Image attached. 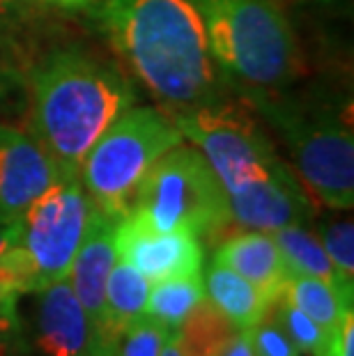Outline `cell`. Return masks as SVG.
Here are the masks:
<instances>
[{
  "label": "cell",
  "mask_w": 354,
  "mask_h": 356,
  "mask_svg": "<svg viewBox=\"0 0 354 356\" xmlns=\"http://www.w3.org/2000/svg\"><path fill=\"white\" fill-rule=\"evenodd\" d=\"M102 12L113 47L150 92L186 108L212 99V51L191 0H104Z\"/></svg>",
  "instance_id": "6da1fadb"
},
{
  "label": "cell",
  "mask_w": 354,
  "mask_h": 356,
  "mask_svg": "<svg viewBox=\"0 0 354 356\" xmlns=\"http://www.w3.org/2000/svg\"><path fill=\"white\" fill-rule=\"evenodd\" d=\"M134 90L122 74L79 51H60L33 76V138L60 179H81V165L99 136L131 108Z\"/></svg>",
  "instance_id": "7a4b0ae2"
},
{
  "label": "cell",
  "mask_w": 354,
  "mask_h": 356,
  "mask_svg": "<svg viewBox=\"0 0 354 356\" xmlns=\"http://www.w3.org/2000/svg\"><path fill=\"white\" fill-rule=\"evenodd\" d=\"M205 26L212 56L223 70L260 88L290 81L297 42L272 0H191Z\"/></svg>",
  "instance_id": "3957f363"
},
{
  "label": "cell",
  "mask_w": 354,
  "mask_h": 356,
  "mask_svg": "<svg viewBox=\"0 0 354 356\" xmlns=\"http://www.w3.org/2000/svg\"><path fill=\"white\" fill-rule=\"evenodd\" d=\"M127 216L150 230H184L195 237H214L232 225L221 181L205 156L182 143L161 154L145 172Z\"/></svg>",
  "instance_id": "277c9868"
},
{
  "label": "cell",
  "mask_w": 354,
  "mask_h": 356,
  "mask_svg": "<svg viewBox=\"0 0 354 356\" xmlns=\"http://www.w3.org/2000/svg\"><path fill=\"white\" fill-rule=\"evenodd\" d=\"M182 138L175 122L159 111L127 108L99 136L81 165V184L90 202L122 221L145 172Z\"/></svg>",
  "instance_id": "5b68a950"
},
{
  "label": "cell",
  "mask_w": 354,
  "mask_h": 356,
  "mask_svg": "<svg viewBox=\"0 0 354 356\" xmlns=\"http://www.w3.org/2000/svg\"><path fill=\"white\" fill-rule=\"evenodd\" d=\"M172 122L205 156L216 179L221 181L225 198L290 172L260 127H255L253 120L242 113L198 106L179 113Z\"/></svg>",
  "instance_id": "8992f818"
},
{
  "label": "cell",
  "mask_w": 354,
  "mask_h": 356,
  "mask_svg": "<svg viewBox=\"0 0 354 356\" xmlns=\"http://www.w3.org/2000/svg\"><path fill=\"white\" fill-rule=\"evenodd\" d=\"M90 209L81 179H58L21 216L19 246L33 267L37 292L70 276Z\"/></svg>",
  "instance_id": "52a82bcc"
},
{
  "label": "cell",
  "mask_w": 354,
  "mask_h": 356,
  "mask_svg": "<svg viewBox=\"0 0 354 356\" xmlns=\"http://www.w3.org/2000/svg\"><path fill=\"white\" fill-rule=\"evenodd\" d=\"M292 159L301 181L331 209L354 204V143L345 127L299 129L290 136Z\"/></svg>",
  "instance_id": "ba28073f"
},
{
  "label": "cell",
  "mask_w": 354,
  "mask_h": 356,
  "mask_svg": "<svg viewBox=\"0 0 354 356\" xmlns=\"http://www.w3.org/2000/svg\"><path fill=\"white\" fill-rule=\"evenodd\" d=\"M58 179L54 161L33 134L0 124V225L21 221L30 204Z\"/></svg>",
  "instance_id": "9c48e42d"
},
{
  "label": "cell",
  "mask_w": 354,
  "mask_h": 356,
  "mask_svg": "<svg viewBox=\"0 0 354 356\" xmlns=\"http://www.w3.org/2000/svg\"><path fill=\"white\" fill-rule=\"evenodd\" d=\"M115 253L134 264L150 283L200 274L202 246L195 234L175 230L156 232L136 218L124 216L115 230Z\"/></svg>",
  "instance_id": "30bf717a"
},
{
  "label": "cell",
  "mask_w": 354,
  "mask_h": 356,
  "mask_svg": "<svg viewBox=\"0 0 354 356\" xmlns=\"http://www.w3.org/2000/svg\"><path fill=\"white\" fill-rule=\"evenodd\" d=\"M97 338V329L74 292L70 278L40 290L35 347L42 356H79Z\"/></svg>",
  "instance_id": "8fae6325"
},
{
  "label": "cell",
  "mask_w": 354,
  "mask_h": 356,
  "mask_svg": "<svg viewBox=\"0 0 354 356\" xmlns=\"http://www.w3.org/2000/svg\"><path fill=\"white\" fill-rule=\"evenodd\" d=\"M118 218L104 214L92 204L90 218L79 244V251L74 255L70 267V283L77 292L81 306L92 320L97 336L104 327V287L111 274L113 264L118 260L115 253V230Z\"/></svg>",
  "instance_id": "7c38bea8"
},
{
  "label": "cell",
  "mask_w": 354,
  "mask_h": 356,
  "mask_svg": "<svg viewBox=\"0 0 354 356\" xmlns=\"http://www.w3.org/2000/svg\"><path fill=\"white\" fill-rule=\"evenodd\" d=\"M230 223L246 230L274 232L283 225L304 223L313 216V204L292 172L262 181L228 198Z\"/></svg>",
  "instance_id": "4fadbf2b"
},
{
  "label": "cell",
  "mask_w": 354,
  "mask_h": 356,
  "mask_svg": "<svg viewBox=\"0 0 354 356\" xmlns=\"http://www.w3.org/2000/svg\"><path fill=\"white\" fill-rule=\"evenodd\" d=\"M214 260L253 283L269 301H274L290 280V271L272 232L248 230L225 239L216 248Z\"/></svg>",
  "instance_id": "5bb4252c"
},
{
  "label": "cell",
  "mask_w": 354,
  "mask_h": 356,
  "mask_svg": "<svg viewBox=\"0 0 354 356\" xmlns=\"http://www.w3.org/2000/svg\"><path fill=\"white\" fill-rule=\"evenodd\" d=\"M205 297L235 324L239 331L255 327L267 315L269 301L253 283L221 262H212L205 276Z\"/></svg>",
  "instance_id": "9a60e30c"
},
{
  "label": "cell",
  "mask_w": 354,
  "mask_h": 356,
  "mask_svg": "<svg viewBox=\"0 0 354 356\" xmlns=\"http://www.w3.org/2000/svg\"><path fill=\"white\" fill-rule=\"evenodd\" d=\"M150 285L152 283L134 264L118 257L104 287V327L99 338L113 343L127 324L145 315Z\"/></svg>",
  "instance_id": "2e32d148"
},
{
  "label": "cell",
  "mask_w": 354,
  "mask_h": 356,
  "mask_svg": "<svg viewBox=\"0 0 354 356\" xmlns=\"http://www.w3.org/2000/svg\"><path fill=\"white\" fill-rule=\"evenodd\" d=\"M278 251H281L285 267H288L290 276H315L327 280L329 285H334V290L341 294V299L352 308V297L343 292L341 280L336 276V269L331 264L329 255L322 246V241L315 237L311 230H306L304 225H283L272 232Z\"/></svg>",
  "instance_id": "e0dca14e"
},
{
  "label": "cell",
  "mask_w": 354,
  "mask_h": 356,
  "mask_svg": "<svg viewBox=\"0 0 354 356\" xmlns=\"http://www.w3.org/2000/svg\"><path fill=\"white\" fill-rule=\"evenodd\" d=\"M239 331L207 297L172 331L184 356H221Z\"/></svg>",
  "instance_id": "ac0fdd59"
},
{
  "label": "cell",
  "mask_w": 354,
  "mask_h": 356,
  "mask_svg": "<svg viewBox=\"0 0 354 356\" xmlns=\"http://www.w3.org/2000/svg\"><path fill=\"white\" fill-rule=\"evenodd\" d=\"M281 294L331 336H336L345 317L352 313V308L341 299L334 285L315 276H290Z\"/></svg>",
  "instance_id": "d6986e66"
},
{
  "label": "cell",
  "mask_w": 354,
  "mask_h": 356,
  "mask_svg": "<svg viewBox=\"0 0 354 356\" xmlns=\"http://www.w3.org/2000/svg\"><path fill=\"white\" fill-rule=\"evenodd\" d=\"M202 299H205V283L200 274L166 278L150 285L145 315L175 331Z\"/></svg>",
  "instance_id": "ffe728a7"
},
{
  "label": "cell",
  "mask_w": 354,
  "mask_h": 356,
  "mask_svg": "<svg viewBox=\"0 0 354 356\" xmlns=\"http://www.w3.org/2000/svg\"><path fill=\"white\" fill-rule=\"evenodd\" d=\"M267 315L281 327V331L292 340V345L299 352H304L306 356H331V347H334L336 336H331L318 322H313L311 317L301 313L283 294H278L269 304Z\"/></svg>",
  "instance_id": "44dd1931"
},
{
  "label": "cell",
  "mask_w": 354,
  "mask_h": 356,
  "mask_svg": "<svg viewBox=\"0 0 354 356\" xmlns=\"http://www.w3.org/2000/svg\"><path fill=\"white\" fill-rule=\"evenodd\" d=\"M170 329L147 315L129 322L113 340V356H159Z\"/></svg>",
  "instance_id": "7402d4cb"
},
{
  "label": "cell",
  "mask_w": 354,
  "mask_h": 356,
  "mask_svg": "<svg viewBox=\"0 0 354 356\" xmlns=\"http://www.w3.org/2000/svg\"><path fill=\"white\" fill-rule=\"evenodd\" d=\"M322 246L336 269L341 287L348 297L354 299V225L348 221H334L320 228Z\"/></svg>",
  "instance_id": "603a6c76"
},
{
  "label": "cell",
  "mask_w": 354,
  "mask_h": 356,
  "mask_svg": "<svg viewBox=\"0 0 354 356\" xmlns=\"http://www.w3.org/2000/svg\"><path fill=\"white\" fill-rule=\"evenodd\" d=\"M244 333L253 356H299V350L292 345V340L269 315H265L255 327L246 329Z\"/></svg>",
  "instance_id": "cb8c5ba5"
},
{
  "label": "cell",
  "mask_w": 354,
  "mask_h": 356,
  "mask_svg": "<svg viewBox=\"0 0 354 356\" xmlns=\"http://www.w3.org/2000/svg\"><path fill=\"white\" fill-rule=\"evenodd\" d=\"M19 239V221L10 225H0V255L10 248L14 241ZM17 297L7 294L0 287V329L10 331V333H21L19 327V315H17Z\"/></svg>",
  "instance_id": "d4e9b609"
},
{
  "label": "cell",
  "mask_w": 354,
  "mask_h": 356,
  "mask_svg": "<svg viewBox=\"0 0 354 356\" xmlns=\"http://www.w3.org/2000/svg\"><path fill=\"white\" fill-rule=\"evenodd\" d=\"M331 356H354V317L352 313L345 317L343 327L338 329L331 347Z\"/></svg>",
  "instance_id": "484cf974"
},
{
  "label": "cell",
  "mask_w": 354,
  "mask_h": 356,
  "mask_svg": "<svg viewBox=\"0 0 354 356\" xmlns=\"http://www.w3.org/2000/svg\"><path fill=\"white\" fill-rule=\"evenodd\" d=\"M221 356H253L251 352V345H248V338H246V333L242 331L239 336L232 340V343L228 345V350H225Z\"/></svg>",
  "instance_id": "4316f807"
},
{
  "label": "cell",
  "mask_w": 354,
  "mask_h": 356,
  "mask_svg": "<svg viewBox=\"0 0 354 356\" xmlns=\"http://www.w3.org/2000/svg\"><path fill=\"white\" fill-rule=\"evenodd\" d=\"M21 333H10L0 329V356H17V340Z\"/></svg>",
  "instance_id": "83f0119b"
},
{
  "label": "cell",
  "mask_w": 354,
  "mask_h": 356,
  "mask_svg": "<svg viewBox=\"0 0 354 356\" xmlns=\"http://www.w3.org/2000/svg\"><path fill=\"white\" fill-rule=\"evenodd\" d=\"M79 356H113V343H108V340L97 336L92 343L88 345V350L83 354H79Z\"/></svg>",
  "instance_id": "f1b7e54d"
},
{
  "label": "cell",
  "mask_w": 354,
  "mask_h": 356,
  "mask_svg": "<svg viewBox=\"0 0 354 356\" xmlns=\"http://www.w3.org/2000/svg\"><path fill=\"white\" fill-rule=\"evenodd\" d=\"M159 356H184V352L179 350V345H177V340H175V336H172V333H170V338L166 340V345L161 347Z\"/></svg>",
  "instance_id": "f546056e"
},
{
  "label": "cell",
  "mask_w": 354,
  "mask_h": 356,
  "mask_svg": "<svg viewBox=\"0 0 354 356\" xmlns=\"http://www.w3.org/2000/svg\"><path fill=\"white\" fill-rule=\"evenodd\" d=\"M42 3H51V5H60V7H88L95 0H42Z\"/></svg>",
  "instance_id": "4dcf8cb0"
},
{
  "label": "cell",
  "mask_w": 354,
  "mask_h": 356,
  "mask_svg": "<svg viewBox=\"0 0 354 356\" xmlns=\"http://www.w3.org/2000/svg\"><path fill=\"white\" fill-rule=\"evenodd\" d=\"M7 3H10V0H0V7H5Z\"/></svg>",
  "instance_id": "1f68e13d"
}]
</instances>
